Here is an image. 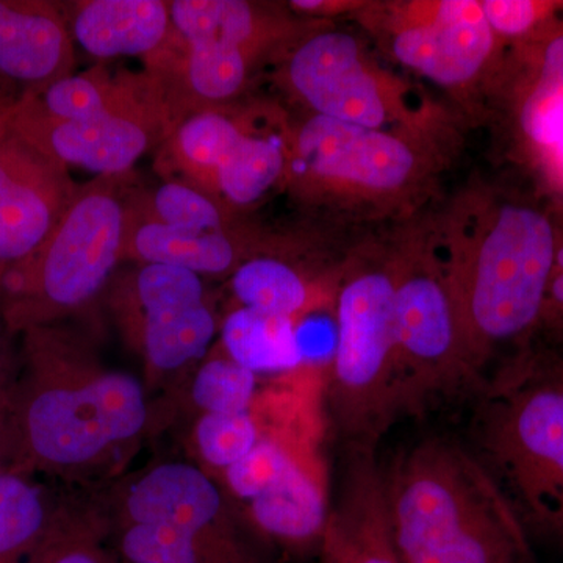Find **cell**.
Returning a JSON list of instances; mask_svg holds the SVG:
<instances>
[{
	"instance_id": "cell-19",
	"label": "cell",
	"mask_w": 563,
	"mask_h": 563,
	"mask_svg": "<svg viewBox=\"0 0 563 563\" xmlns=\"http://www.w3.org/2000/svg\"><path fill=\"white\" fill-rule=\"evenodd\" d=\"M173 29L184 44L214 43L261 63L282 44L295 46L310 32L261 3L243 0H174Z\"/></svg>"
},
{
	"instance_id": "cell-28",
	"label": "cell",
	"mask_w": 563,
	"mask_h": 563,
	"mask_svg": "<svg viewBox=\"0 0 563 563\" xmlns=\"http://www.w3.org/2000/svg\"><path fill=\"white\" fill-rule=\"evenodd\" d=\"M257 393V374L225 354L203 362L191 384L192 401L202 413L247 412Z\"/></svg>"
},
{
	"instance_id": "cell-21",
	"label": "cell",
	"mask_w": 563,
	"mask_h": 563,
	"mask_svg": "<svg viewBox=\"0 0 563 563\" xmlns=\"http://www.w3.org/2000/svg\"><path fill=\"white\" fill-rule=\"evenodd\" d=\"M246 124L243 114L221 107L191 114L163 141L158 172L217 199L218 172Z\"/></svg>"
},
{
	"instance_id": "cell-18",
	"label": "cell",
	"mask_w": 563,
	"mask_h": 563,
	"mask_svg": "<svg viewBox=\"0 0 563 563\" xmlns=\"http://www.w3.org/2000/svg\"><path fill=\"white\" fill-rule=\"evenodd\" d=\"M73 40L92 57L150 58L173 33L165 0H84L62 3Z\"/></svg>"
},
{
	"instance_id": "cell-20",
	"label": "cell",
	"mask_w": 563,
	"mask_h": 563,
	"mask_svg": "<svg viewBox=\"0 0 563 563\" xmlns=\"http://www.w3.org/2000/svg\"><path fill=\"white\" fill-rule=\"evenodd\" d=\"M131 202V201H129ZM262 247L239 225L221 231L173 228L133 213L129 207L124 261L139 265H168L199 276L232 274Z\"/></svg>"
},
{
	"instance_id": "cell-33",
	"label": "cell",
	"mask_w": 563,
	"mask_h": 563,
	"mask_svg": "<svg viewBox=\"0 0 563 563\" xmlns=\"http://www.w3.org/2000/svg\"><path fill=\"white\" fill-rule=\"evenodd\" d=\"M291 10L299 11V13L322 14L340 13V11L350 10L354 3L350 2H329V0H295L288 3Z\"/></svg>"
},
{
	"instance_id": "cell-12",
	"label": "cell",
	"mask_w": 563,
	"mask_h": 563,
	"mask_svg": "<svg viewBox=\"0 0 563 563\" xmlns=\"http://www.w3.org/2000/svg\"><path fill=\"white\" fill-rule=\"evenodd\" d=\"M9 125L33 146L63 165L103 176H121L176 129L163 111H110L80 121L47 117L31 95H22L11 109Z\"/></svg>"
},
{
	"instance_id": "cell-16",
	"label": "cell",
	"mask_w": 563,
	"mask_h": 563,
	"mask_svg": "<svg viewBox=\"0 0 563 563\" xmlns=\"http://www.w3.org/2000/svg\"><path fill=\"white\" fill-rule=\"evenodd\" d=\"M76 55L62 3L0 0V79L36 95L74 74Z\"/></svg>"
},
{
	"instance_id": "cell-36",
	"label": "cell",
	"mask_w": 563,
	"mask_h": 563,
	"mask_svg": "<svg viewBox=\"0 0 563 563\" xmlns=\"http://www.w3.org/2000/svg\"><path fill=\"white\" fill-rule=\"evenodd\" d=\"M9 470H11L9 457H7L5 448H3L2 440H0V476Z\"/></svg>"
},
{
	"instance_id": "cell-5",
	"label": "cell",
	"mask_w": 563,
	"mask_h": 563,
	"mask_svg": "<svg viewBox=\"0 0 563 563\" xmlns=\"http://www.w3.org/2000/svg\"><path fill=\"white\" fill-rule=\"evenodd\" d=\"M477 442L526 531L563 544V377L496 385Z\"/></svg>"
},
{
	"instance_id": "cell-27",
	"label": "cell",
	"mask_w": 563,
	"mask_h": 563,
	"mask_svg": "<svg viewBox=\"0 0 563 563\" xmlns=\"http://www.w3.org/2000/svg\"><path fill=\"white\" fill-rule=\"evenodd\" d=\"M54 504L32 474L0 476V563H25L49 523Z\"/></svg>"
},
{
	"instance_id": "cell-24",
	"label": "cell",
	"mask_w": 563,
	"mask_h": 563,
	"mask_svg": "<svg viewBox=\"0 0 563 563\" xmlns=\"http://www.w3.org/2000/svg\"><path fill=\"white\" fill-rule=\"evenodd\" d=\"M288 162L290 135L258 132L247 121L218 172V201L232 210L254 206L287 177Z\"/></svg>"
},
{
	"instance_id": "cell-3",
	"label": "cell",
	"mask_w": 563,
	"mask_h": 563,
	"mask_svg": "<svg viewBox=\"0 0 563 563\" xmlns=\"http://www.w3.org/2000/svg\"><path fill=\"white\" fill-rule=\"evenodd\" d=\"M129 174L80 185L38 250L11 266L0 290V320L10 333L57 324L85 309L124 261Z\"/></svg>"
},
{
	"instance_id": "cell-22",
	"label": "cell",
	"mask_w": 563,
	"mask_h": 563,
	"mask_svg": "<svg viewBox=\"0 0 563 563\" xmlns=\"http://www.w3.org/2000/svg\"><path fill=\"white\" fill-rule=\"evenodd\" d=\"M117 550L125 563H263L250 536L206 537L166 525L118 523Z\"/></svg>"
},
{
	"instance_id": "cell-38",
	"label": "cell",
	"mask_w": 563,
	"mask_h": 563,
	"mask_svg": "<svg viewBox=\"0 0 563 563\" xmlns=\"http://www.w3.org/2000/svg\"><path fill=\"white\" fill-rule=\"evenodd\" d=\"M10 113H11V110L7 111V113L0 114V133H2L3 129H5L7 124H9Z\"/></svg>"
},
{
	"instance_id": "cell-9",
	"label": "cell",
	"mask_w": 563,
	"mask_h": 563,
	"mask_svg": "<svg viewBox=\"0 0 563 563\" xmlns=\"http://www.w3.org/2000/svg\"><path fill=\"white\" fill-rule=\"evenodd\" d=\"M420 168L418 152L402 136L310 114L290 133L287 179L307 188L388 195Z\"/></svg>"
},
{
	"instance_id": "cell-2",
	"label": "cell",
	"mask_w": 563,
	"mask_h": 563,
	"mask_svg": "<svg viewBox=\"0 0 563 563\" xmlns=\"http://www.w3.org/2000/svg\"><path fill=\"white\" fill-rule=\"evenodd\" d=\"M404 563H531L529 533L479 455L448 439L415 444L384 473Z\"/></svg>"
},
{
	"instance_id": "cell-34",
	"label": "cell",
	"mask_w": 563,
	"mask_h": 563,
	"mask_svg": "<svg viewBox=\"0 0 563 563\" xmlns=\"http://www.w3.org/2000/svg\"><path fill=\"white\" fill-rule=\"evenodd\" d=\"M548 298H553V301L563 309V250L558 251V257H555V268Z\"/></svg>"
},
{
	"instance_id": "cell-13",
	"label": "cell",
	"mask_w": 563,
	"mask_h": 563,
	"mask_svg": "<svg viewBox=\"0 0 563 563\" xmlns=\"http://www.w3.org/2000/svg\"><path fill=\"white\" fill-rule=\"evenodd\" d=\"M79 187L68 166L7 124L0 133V290L11 266L46 242Z\"/></svg>"
},
{
	"instance_id": "cell-23",
	"label": "cell",
	"mask_w": 563,
	"mask_h": 563,
	"mask_svg": "<svg viewBox=\"0 0 563 563\" xmlns=\"http://www.w3.org/2000/svg\"><path fill=\"white\" fill-rule=\"evenodd\" d=\"M224 354L254 374L290 373L302 365L296 321L280 314L236 307L220 325Z\"/></svg>"
},
{
	"instance_id": "cell-25",
	"label": "cell",
	"mask_w": 563,
	"mask_h": 563,
	"mask_svg": "<svg viewBox=\"0 0 563 563\" xmlns=\"http://www.w3.org/2000/svg\"><path fill=\"white\" fill-rule=\"evenodd\" d=\"M111 526L107 514L92 504H58L25 563H118L107 548Z\"/></svg>"
},
{
	"instance_id": "cell-17",
	"label": "cell",
	"mask_w": 563,
	"mask_h": 563,
	"mask_svg": "<svg viewBox=\"0 0 563 563\" xmlns=\"http://www.w3.org/2000/svg\"><path fill=\"white\" fill-rule=\"evenodd\" d=\"M246 504L247 521L263 539L292 551L320 550L332 504L318 450L299 454L268 490Z\"/></svg>"
},
{
	"instance_id": "cell-37",
	"label": "cell",
	"mask_w": 563,
	"mask_h": 563,
	"mask_svg": "<svg viewBox=\"0 0 563 563\" xmlns=\"http://www.w3.org/2000/svg\"><path fill=\"white\" fill-rule=\"evenodd\" d=\"M2 321V320H0ZM9 369H7L5 357H3L2 346H0V385L3 384V380L9 376Z\"/></svg>"
},
{
	"instance_id": "cell-1",
	"label": "cell",
	"mask_w": 563,
	"mask_h": 563,
	"mask_svg": "<svg viewBox=\"0 0 563 563\" xmlns=\"http://www.w3.org/2000/svg\"><path fill=\"white\" fill-rule=\"evenodd\" d=\"M21 336L20 368L0 390L11 470L76 479L135 446L150 426V401L133 374L109 368L65 321Z\"/></svg>"
},
{
	"instance_id": "cell-7",
	"label": "cell",
	"mask_w": 563,
	"mask_h": 563,
	"mask_svg": "<svg viewBox=\"0 0 563 563\" xmlns=\"http://www.w3.org/2000/svg\"><path fill=\"white\" fill-rule=\"evenodd\" d=\"M111 307L125 342L155 376L202 358L220 329L202 277L177 266L140 265L117 282Z\"/></svg>"
},
{
	"instance_id": "cell-29",
	"label": "cell",
	"mask_w": 563,
	"mask_h": 563,
	"mask_svg": "<svg viewBox=\"0 0 563 563\" xmlns=\"http://www.w3.org/2000/svg\"><path fill=\"white\" fill-rule=\"evenodd\" d=\"M196 450L203 462L228 470L242 461L262 439L261 428L251 410L240 413H202L192 431Z\"/></svg>"
},
{
	"instance_id": "cell-15",
	"label": "cell",
	"mask_w": 563,
	"mask_h": 563,
	"mask_svg": "<svg viewBox=\"0 0 563 563\" xmlns=\"http://www.w3.org/2000/svg\"><path fill=\"white\" fill-rule=\"evenodd\" d=\"M339 499L318 550L320 563H404L393 540L384 473L373 446L350 444Z\"/></svg>"
},
{
	"instance_id": "cell-35",
	"label": "cell",
	"mask_w": 563,
	"mask_h": 563,
	"mask_svg": "<svg viewBox=\"0 0 563 563\" xmlns=\"http://www.w3.org/2000/svg\"><path fill=\"white\" fill-rule=\"evenodd\" d=\"M21 96V91L16 90L13 85L0 79V114L13 109L14 103L18 102Z\"/></svg>"
},
{
	"instance_id": "cell-31",
	"label": "cell",
	"mask_w": 563,
	"mask_h": 563,
	"mask_svg": "<svg viewBox=\"0 0 563 563\" xmlns=\"http://www.w3.org/2000/svg\"><path fill=\"white\" fill-rule=\"evenodd\" d=\"M481 7L495 35L515 36L528 32L550 5L529 0H484Z\"/></svg>"
},
{
	"instance_id": "cell-6",
	"label": "cell",
	"mask_w": 563,
	"mask_h": 563,
	"mask_svg": "<svg viewBox=\"0 0 563 563\" xmlns=\"http://www.w3.org/2000/svg\"><path fill=\"white\" fill-rule=\"evenodd\" d=\"M333 417L351 444L376 448L404 412L395 325V266L358 269L336 292L329 383Z\"/></svg>"
},
{
	"instance_id": "cell-26",
	"label": "cell",
	"mask_w": 563,
	"mask_h": 563,
	"mask_svg": "<svg viewBox=\"0 0 563 563\" xmlns=\"http://www.w3.org/2000/svg\"><path fill=\"white\" fill-rule=\"evenodd\" d=\"M231 288L240 306L292 321L313 309L312 284L290 263L272 255H257L240 265L232 273Z\"/></svg>"
},
{
	"instance_id": "cell-8",
	"label": "cell",
	"mask_w": 563,
	"mask_h": 563,
	"mask_svg": "<svg viewBox=\"0 0 563 563\" xmlns=\"http://www.w3.org/2000/svg\"><path fill=\"white\" fill-rule=\"evenodd\" d=\"M395 325L404 410L476 377L446 272L422 262L395 268Z\"/></svg>"
},
{
	"instance_id": "cell-32",
	"label": "cell",
	"mask_w": 563,
	"mask_h": 563,
	"mask_svg": "<svg viewBox=\"0 0 563 563\" xmlns=\"http://www.w3.org/2000/svg\"><path fill=\"white\" fill-rule=\"evenodd\" d=\"M539 88H563V36L554 40L544 54Z\"/></svg>"
},
{
	"instance_id": "cell-14",
	"label": "cell",
	"mask_w": 563,
	"mask_h": 563,
	"mask_svg": "<svg viewBox=\"0 0 563 563\" xmlns=\"http://www.w3.org/2000/svg\"><path fill=\"white\" fill-rule=\"evenodd\" d=\"M118 523L166 525L206 537L250 536L209 474L165 462L141 474L122 495Z\"/></svg>"
},
{
	"instance_id": "cell-11",
	"label": "cell",
	"mask_w": 563,
	"mask_h": 563,
	"mask_svg": "<svg viewBox=\"0 0 563 563\" xmlns=\"http://www.w3.org/2000/svg\"><path fill=\"white\" fill-rule=\"evenodd\" d=\"M383 31L396 62L443 87H462L479 76L495 33L476 0L388 7Z\"/></svg>"
},
{
	"instance_id": "cell-30",
	"label": "cell",
	"mask_w": 563,
	"mask_h": 563,
	"mask_svg": "<svg viewBox=\"0 0 563 563\" xmlns=\"http://www.w3.org/2000/svg\"><path fill=\"white\" fill-rule=\"evenodd\" d=\"M526 118L532 135L563 163V88H537Z\"/></svg>"
},
{
	"instance_id": "cell-4",
	"label": "cell",
	"mask_w": 563,
	"mask_h": 563,
	"mask_svg": "<svg viewBox=\"0 0 563 563\" xmlns=\"http://www.w3.org/2000/svg\"><path fill=\"white\" fill-rule=\"evenodd\" d=\"M554 231L540 211L506 206L487 232L446 269L474 374L499 344L539 320L555 268Z\"/></svg>"
},
{
	"instance_id": "cell-10",
	"label": "cell",
	"mask_w": 563,
	"mask_h": 563,
	"mask_svg": "<svg viewBox=\"0 0 563 563\" xmlns=\"http://www.w3.org/2000/svg\"><path fill=\"white\" fill-rule=\"evenodd\" d=\"M280 77L318 117L383 131L395 118L393 88L350 32L324 29L303 36L285 57Z\"/></svg>"
}]
</instances>
